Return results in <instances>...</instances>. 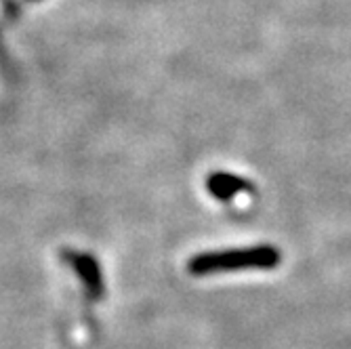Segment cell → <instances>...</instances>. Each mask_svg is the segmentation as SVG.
Wrapping results in <instances>:
<instances>
[{"mask_svg":"<svg viewBox=\"0 0 351 349\" xmlns=\"http://www.w3.org/2000/svg\"><path fill=\"white\" fill-rule=\"evenodd\" d=\"M280 250L269 244L244 246V248H226V250H210L200 252L191 257L187 263V272L191 276H213V274H228L238 269H274L280 265Z\"/></svg>","mask_w":351,"mask_h":349,"instance_id":"cell-1","label":"cell"},{"mask_svg":"<svg viewBox=\"0 0 351 349\" xmlns=\"http://www.w3.org/2000/svg\"><path fill=\"white\" fill-rule=\"evenodd\" d=\"M206 189L208 194L228 202L232 198H236L238 194H244V192H250L252 189V183L238 177V175H232V173H213L208 179H206Z\"/></svg>","mask_w":351,"mask_h":349,"instance_id":"cell-2","label":"cell"},{"mask_svg":"<svg viewBox=\"0 0 351 349\" xmlns=\"http://www.w3.org/2000/svg\"><path fill=\"white\" fill-rule=\"evenodd\" d=\"M70 263L74 265L76 274L82 278L84 287L93 299H99L104 295V278L99 272V263L95 261L90 255H72Z\"/></svg>","mask_w":351,"mask_h":349,"instance_id":"cell-3","label":"cell"}]
</instances>
